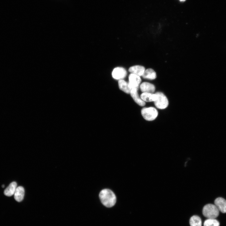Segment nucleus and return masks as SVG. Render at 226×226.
Returning <instances> with one entry per match:
<instances>
[{
  "instance_id": "f3484780",
  "label": "nucleus",
  "mask_w": 226,
  "mask_h": 226,
  "mask_svg": "<svg viewBox=\"0 0 226 226\" xmlns=\"http://www.w3.org/2000/svg\"><path fill=\"white\" fill-rule=\"evenodd\" d=\"M219 222L215 219L208 218L204 222V226H219Z\"/></svg>"
},
{
  "instance_id": "a211bd4d",
  "label": "nucleus",
  "mask_w": 226,
  "mask_h": 226,
  "mask_svg": "<svg viewBox=\"0 0 226 226\" xmlns=\"http://www.w3.org/2000/svg\"><path fill=\"white\" fill-rule=\"evenodd\" d=\"M2 187L3 188H4V185H2Z\"/></svg>"
},
{
  "instance_id": "f8f14e48",
  "label": "nucleus",
  "mask_w": 226,
  "mask_h": 226,
  "mask_svg": "<svg viewBox=\"0 0 226 226\" xmlns=\"http://www.w3.org/2000/svg\"><path fill=\"white\" fill-rule=\"evenodd\" d=\"M24 195V190L21 186L17 187L14 193V199L18 202H20L23 199Z\"/></svg>"
},
{
  "instance_id": "20e7f679",
  "label": "nucleus",
  "mask_w": 226,
  "mask_h": 226,
  "mask_svg": "<svg viewBox=\"0 0 226 226\" xmlns=\"http://www.w3.org/2000/svg\"><path fill=\"white\" fill-rule=\"evenodd\" d=\"M155 94L157 98L154 103L156 107L160 109L166 108L168 105L169 101L166 96L161 92H157Z\"/></svg>"
},
{
  "instance_id": "f257e3e1",
  "label": "nucleus",
  "mask_w": 226,
  "mask_h": 226,
  "mask_svg": "<svg viewBox=\"0 0 226 226\" xmlns=\"http://www.w3.org/2000/svg\"><path fill=\"white\" fill-rule=\"evenodd\" d=\"M99 196L102 203L107 207H111L116 203V195L109 189H105L101 190L99 193Z\"/></svg>"
},
{
  "instance_id": "7ed1b4c3",
  "label": "nucleus",
  "mask_w": 226,
  "mask_h": 226,
  "mask_svg": "<svg viewBox=\"0 0 226 226\" xmlns=\"http://www.w3.org/2000/svg\"><path fill=\"white\" fill-rule=\"evenodd\" d=\"M141 113L143 118L148 121L154 120L158 114L157 110L152 107L143 108L141 110Z\"/></svg>"
},
{
  "instance_id": "1a4fd4ad",
  "label": "nucleus",
  "mask_w": 226,
  "mask_h": 226,
  "mask_svg": "<svg viewBox=\"0 0 226 226\" xmlns=\"http://www.w3.org/2000/svg\"><path fill=\"white\" fill-rule=\"evenodd\" d=\"M137 89L136 88L132 89L130 93L133 100L138 105L141 106H144L145 104V102L139 96Z\"/></svg>"
},
{
  "instance_id": "4468645a",
  "label": "nucleus",
  "mask_w": 226,
  "mask_h": 226,
  "mask_svg": "<svg viewBox=\"0 0 226 226\" xmlns=\"http://www.w3.org/2000/svg\"><path fill=\"white\" fill-rule=\"evenodd\" d=\"M142 76L144 78L153 80L156 78L157 75L153 69L148 68L145 70Z\"/></svg>"
},
{
  "instance_id": "9b49d317",
  "label": "nucleus",
  "mask_w": 226,
  "mask_h": 226,
  "mask_svg": "<svg viewBox=\"0 0 226 226\" xmlns=\"http://www.w3.org/2000/svg\"><path fill=\"white\" fill-rule=\"evenodd\" d=\"M17 187V184L16 182H11L4 190V194L8 196H12L14 194Z\"/></svg>"
},
{
  "instance_id": "f03ea898",
  "label": "nucleus",
  "mask_w": 226,
  "mask_h": 226,
  "mask_svg": "<svg viewBox=\"0 0 226 226\" xmlns=\"http://www.w3.org/2000/svg\"><path fill=\"white\" fill-rule=\"evenodd\" d=\"M202 213L208 218L215 219L218 216L219 211L215 205L208 204L203 207Z\"/></svg>"
},
{
  "instance_id": "2eb2a0df",
  "label": "nucleus",
  "mask_w": 226,
  "mask_h": 226,
  "mask_svg": "<svg viewBox=\"0 0 226 226\" xmlns=\"http://www.w3.org/2000/svg\"><path fill=\"white\" fill-rule=\"evenodd\" d=\"M118 85L120 89L125 93L129 94L131 90L128 83L123 79L118 81Z\"/></svg>"
},
{
  "instance_id": "423d86ee",
  "label": "nucleus",
  "mask_w": 226,
  "mask_h": 226,
  "mask_svg": "<svg viewBox=\"0 0 226 226\" xmlns=\"http://www.w3.org/2000/svg\"><path fill=\"white\" fill-rule=\"evenodd\" d=\"M129 81L128 83L131 89L133 88L138 89L141 79L140 76L131 73L129 76Z\"/></svg>"
},
{
  "instance_id": "0eeeda50",
  "label": "nucleus",
  "mask_w": 226,
  "mask_h": 226,
  "mask_svg": "<svg viewBox=\"0 0 226 226\" xmlns=\"http://www.w3.org/2000/svg\"><path fill=\"white\" fill-rule=\"evenodd\" d=\"M214 204L219 211L223 213H226V200L225 199L218 197L215 200Z\"/></svg>"
},
{
  "instance_id": "9d476101",
  "label": "nucleus",
  "mask_w": 226,
  "mask_h": 226,
  "mask_svg": "<svg viewBox=\"0 0 226 226\" xmlns=\"http://www.w3.org/2000/svg\"><path fill=\"white\" fill-rule=\"evenodd\" d=\"M145 70V67L143 66L135 65L130 67L129 71L131 73L140 77L143 75Z\"/></svg>"
},
{
  "instance_id": "ddd939ff",
  "label": "nucleus",
  "mask_w": 226,
  "mask_h": 226,
  "mask_svg": "<svg viewBox=\"0 0 226 226\" xmlns=\"http://www.w3.org/2000/svg\"><path fill=\"white\" fill-rule=\"evenodd\" d=\"M140 97L144 102H154L157 99V95L155 93H143L141 95Z\"/></svg>"
},
{
  "instance_id": "dca6fc26",
  "label": "nucleus",
  "mask_w": 226,
  "mask_h": 226,
  "mask_svg": "<svg viewBox=\"0 0 226 226\" xmlns=\"http://www.w3.org/2000/svg\"><path fill=\"white\" fill-rule=\"evenodd\" d=\"M191 226H202V221L198 216L194 215L191 217L189 221Z\"/></svg>"
},
{
  "instance_id": "6e6552de",
  "label": "nucleus",
  "mask_w": 226,
  "mask_h": 226,
  "mask_svg": "<svg viewBox=\"0 0 226 226\" xmlns=\"http://www.w3.org/2000/svg\"><path fill=\"white\" fill-rule=\"evenodd\" d=\"M140 88L143 93H153L155 89V87L153 84L147 82L142 83L140 85Z\"/></svg>"
},
{
  "instance_id": "39448f33",
  "label": "nucleus",
  "mask_w": 226,
  "mask_h": 226,
  "mask_svg": "<svg viewBox=\"0 0 226 226\" xmlns=\"http://www.w3.org/2000/svg\"><path fill=\"white\" fill-rule=\"evenodd\" d=\"M127 72L124 68L117 67L115 68L112 71V75L113 78L116 80L122 79L126 76Z\"/></svg>"
},
{
  "instance_id": "6ab92c4d",
  "label": "nucleus",
  "mask_w": 226,
  "mask_h": 226,
  "mask_svg": "<svg viewBox=\"0 0 226 226\" xmlns=\"http://www.w3.org/2000/svg\"><path fill=\"white\" fill-rule=\"evenodd\" d=\"M180 1H185L186 0H180Z\"/></svg>"
}]
</instances>
